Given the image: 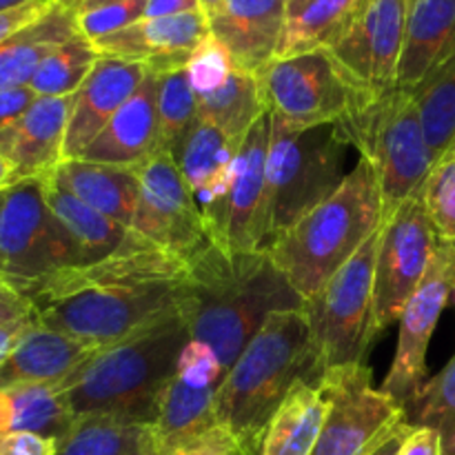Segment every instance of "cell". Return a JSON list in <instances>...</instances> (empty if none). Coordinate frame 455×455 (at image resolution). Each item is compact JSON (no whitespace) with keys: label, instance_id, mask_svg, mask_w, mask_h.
Masks as SVG:
<instances>
[{"label":"cell","instance_id":"obj_1","mask_svg":"<svg viewBox=\"0 0 455 455\" xmlns=\"http://www.w3.org/2000/svg\"><path fill=\"white\" fill-rule=\"evenodd\" d=\"M187 260L145 243L56 271L27 296L36 324L107 347L178 309Z\"/></svg>","mask_w":455,"mask_h":455},{"label":"cell","instance_id":"obj_2","mask_svg":"<svg viewBox=\"0 0 455 455\" xmlns=\"http://www.w3.org/2000/svg\"><path fill=\"white\" fill-rule=\"evenodd\" d=\"M267 251H229L209 243L187 260L178 314L189 340L212 347L225 376L275 311L305 309Z\"/></svg>","mask_w":455,"mask_h":455},{"label":"cell","instance_id":"obj_3","mask_svg":"<svg viewBox=\"0 0 455 455\" xmlns=\"http://www.w3.org/2000/svg\"><path fill=\"white\" fill-rule=\"evenodd\" d=\"M187 342L189 331L176 309L102 347L62 382L74 416L154 425Z\"/></svg>","mask_w":455,"mask_h":455},{"label":"cell","instance_id":"obj_4","mask_svg":"<svg viewBox=\"0 0 455 455\" xmlns=\"http://www.w3.org/2000/svg\"><path fill=\"white\" fill-rule=\"evenodd\" d=\"M320 376L305 309L275 311L251 338L216 395V422L247 455H260L269 422L293 382Z\"/></svg>","mask_w":455,"mask_h":455},{"label":"cell","instance_id":"obj_5","mask_svg":"<svg viewBox=\"0 0 455 455\" xmlns=\"http://www.w3.org/2000/svg\"><path fill=\"white\" fill-rule=\"evenodd\" d=\"M382 222L380 182L371 163L360 158L345 182L278 235L267 253L307 302L380 229Z\"/></svg>","mask_w":455,"mask_h":455},{"label":"cell","instance_id":"obj_6","mask_svg":"<svg viewBox=\"0 0 455 455\" xmlns=\"http://www.w3.org/2000/svg\"><path fill=\"white\" fill-rule=\"evenodd\" d=\"M267 191L260 220V251L300 218L323 204L345 182L349 142L338 124L289 132L271 120Z\"/></svg>","mask_w":455,"mask_h":455},{"label":"cell","instance_id":"obj_7","mask_svg":"<svg viewBox=\"0 0 455 455\" xmlns=\"http://www.w3.org/2000/svg\"><path fill=\"white\" fill-rule=\"evenodd\" d=\"M345 140L369 160L380 182L385 218L425 187L435 158L425 140L411 92L395 89L367 105H355L338 123Z\"/></svg>","mask_w":455,"mask_h":455},{"label":"cell","instance_id":"obj_8","mask_svg":"<svg viewBox=\"0 0 455 455\" xmlns=\"http://www.w3.org/2000/svg\"><path fill=\"white\" fill-rule=\"evenodd\" d=\"M380 234L382 225L329 283L307 300L311 354L320 376L329 369L364 363V355L373 345V278Z\"/></svg>","mask_w":455,"mask_h":455},{"label":"cell","instance_id":"obj_9","mask_svg":"<svg viewBox=\"0 0 455 455\" xmlns=\"http://www.w3.org/2000/svg\"><path fill=\"white\" fill-rule=\"evenodd\" d=\"M83 253L44 200L43 178L0 194V278L27 300L56 271L83 267Z\"/></svg>","mask_w":455,"mask_h":455},{"label":"cell","instance_id":"obj_10","mask_svg":"<svg viewBox=\"0 0 455 455\" xmlns=\"http://www.w3.org/2000/svg\"><path fill=\"white\" fill-rule=\"evenodd\" d=\"M256 78L265 111L289 132L338 124L355 105L327 49L274 58Z\"/></svg>","mask_w":455,"mask_h":455},{"label":"cell","instance_id":"obj_11","mask_svg":"<svg viewBox=\"0 0 455 455\" xmlns=\"http://www.w3.org/2000/svg\"><path fill=\"white\" fill-rule=\"evenodd\" d=\"M435 234L420 194L404 200L382 222L373 278L371 336L398 323L434 258Z\"/></svg>","mask_w":455,"mask_h":455},{"label":"cell","instance_id":"obj_12","mask_svg":"<svg viewBox=\"0 0 455 455\" xmlns=\"http://www.w3.org/2000/svg\"><path fill=\"white\" fill-rule=\"evenodd\" d=\"M407 13L409 0H367L345 34L327 49L355 105L376 102L398 89Z\"/></svg>","mask_w":455,"mask_h":455},{"label":"cell","instance_id":"obj_13","mask_svg":"<svg viewBox=\"0 0 455 455\" xmlns=\"http://www.w3.org/2000/svg\"><path fill=\"white\" fill-rule=\"evenodd\" d=\"M320 387L329 409L309 455H364L404 416L403 404L373 387V371L364 363L329 369Z\"/></svg>","mask_w":455,"mask_h":455},{"label":"cell","instance_id":"obj_14","mask_svg":"<svg viewBox=\"0 0 455 455\" xmlns=\"http://www.w3.org/2000/svg\"><path fill=\"white\" fill-rule=\"evenodd\" d=\"M453 278L455 244L438 238L429 269L398 320V347L389 373L380 387L395 403L403 404V409L427 382V354L440 315L451 298Z\"/></svg>","mask_w":455,"mask_h":455},{"label":"cell","instance_id":"obj_15","mask_svg":"<svg viewBox=\"0 0 455 455\" xmlns=\"http://www.w3.org/2000/svg\"><path fill=\"white\" fill-rule=\"evenodd\" d=\"M136 169L140 194L132 229L149 243L189 260L212 240L176 158L158 149Z\"/></svg>","mask_w":455,"mask_h":455},{"label":"cell","instance_id":"obj_16","mask_svg":"<svg viewBox=\"0 0 455 455\" xmlns=\"http://www.w3.org/2000/svg\"><path fill=\"white\" fill-rule=\"evenodd\" d=\"M222 380L225 369L212 347L198 340L187 342L154 422L160 455L218 427L216 395Z\"/></svg>","mask_w":455,"mask_h":455},{"label":"cell","instance_id":"obj_17","mask_svg":"<svg viewBox=\"0 0 455 455\" xmlns=\"http://www.w3.org/2000/svg\"><path fill=\"white\" fill-rule=\"evenodd\" d=\"M240 145L243 140H234L216 124L198 118L176 158L182 180L198 204L209 240L220 247Z\"/></svg>","mask_w":455,"mask_h":455},{"label":"cell","instance_id":"obj_18","mask_svg":"<svg viewBox=\"0 0 455 455\" xmlns=\"http://www.w3.org/2000/svg\"><path fill=\"white\" fill-rule=\"evenodd\" d=\"M212 34L203 12L164 18H140L133 25L93 40L100 56L140 62L151 74L185 69L194 49Z\"/></svg>","mask_w":455,"mask_h":455},{"label":"cell","instance_id":"obj_19","mask_svg":"<svg viewBox=\"0 0 455 455\" xmlns=\"http://www.w3.org/2000/svg\"><path fill=\"white\" fill-rule=\"evenodd\" d=\"M147 76L140 62L100 56L83 87L71 96L65 136V160L80 158L93 138L109 124L120 107L136 93Z\"/></svg>","mask_w":455,"mask_h":455},{"label":"cell","instance_id":"obj_20","mask_svg":"<svg viewBox=\"0 0 455 455\" xmlns=\"http://www.w3.org/2000/svg\"><path fill=\"white\" fill-rule=\"evenodd\" d=\"M71 96H38L13 123L0 129V156L12 164L16 182L49 176L65 160Z\"/></svg>","mask_w":455,"mask_h":455},{"label":"cell","instance_id":"obj_21","mask_svg":"<svg viewBox=\"0 0 455 455\" xmlns=\"http://www.w3.org/2000/svg\"><path fill=\"white\" fill-rule=\"evenodd\" d=\"M271 116H260L243 138L235 160L234 185L227 204L222 247L229 251H260V220L267 191V163L271 147Z\"/></svg>","mask_w":455,"mask_h":455},{"label":"cell","instance_id":"obj_22","mask_svg":"<svg viewBox=\"0 0 455 455\" xmlns=\"http://www.w3.org/2000/svg\"><path fill=\"white\" fill-rule=\"evenodd\" d=\"M284 18L287 0H222L209 18V29L229 52L235 69L256 76L275 58Z\"/></svg>","mask_w":455,"mask_h":455},{"label":"cell","instance_id":"obj_23","mask_svg":"<svg viewBox=\"0 0 455 455\" xmlns=\"http://www.w3.org/2000/svg\"><path fill=\"white\" fill-rule=\"evenodd\" d=\"M158 149V78L147 71L136 93L120 107L80 158L89 163L138 167Z\"/></svg>","mask_w":455,"mask_h":455},{"label":"cell","instance_id":"obj_24","mask_svg":"<svg viewBox=\"0 0 455 455\" xmlns=\"http://www.w3.org/2000/svg\"><path fill=\"white\" fill-rule=\"evenodd\" d=\"M100 349L102 347L96 342L34 324L0 367V389L65 382Z\"/></svg>","mask_w":455,"mask_h":455},{"label":"cell","instance_id":"obj_25","mask_svg":"<svg viewBox=\"0 0 455 455\" xmlns=\"http://www.w3.org/2000/svg\"><path fill=\"white\" fill-rule=\"evenodd\" d=\"M455 56V0H409L398 89L413 92Z\"/></svg>","mask_w":455,"mask_h":455},{"label":"cell","instance_id":"obj_26","mask_svg":"<svg viewBox=\"0 0 455 455\" xmlns=\"http://www.w3.org/2000/svg\"><path fill=\"white\" fill-rule=\"evenodd\" d=\"M49 178L84 204L100 212L102 216L124 227L133 225L138 194H140V178L136 167L69 158L62 160L49 173Z\"/></svg>","mask_w":455,"mask_h":455},{"label":"cell","instance_id":"obj_27","mask_svg":"<svg viewBox=\"0 0 455 455\" xmlns=\"http://www.w3.org/2000/svg\"><path fill=\"white\" fill-rule=\"evenodd\" d=\"M43 187L49 209L65 225L74 243L78 244L84 265H92V262L114 256V253L124 251L129 247H136L147 240L140 234H136L132 227L120 225V222L111 220V218L102 216L100 212L84 204L83 200L58 187L49 176H43Z\"/></svg>","mask_w":455,"mask_h":455},{"label":"cell","instance_id":"obj_28","mask_svg":"<svg viewBox=\"0 0 455 455\" xmlns=\"http://www.w3.org/2000/svg\"><path fill=\"white\" fill-rule=\"evenodd\" d=\"M327 409L320 376H305L293 382L271 418L260 455H309L324 425Z\"/></svg>","mask_w":455,"mask_h":455},{"label":"cell","instance_id":"obj_29","mask_svg":"<svg viewBox=\"0 0 455 455\" xmlns=\"http://www.w3.org/2000/svg\"><path fill=\"white\" fill-rule=\"evenodd\" d=\"M76 34V13L53 3L43 18L0 43V89L29 87L44 58Z\"/></svg>","mask_w":455,"mask_h":455},{"label":"cell","instance_id":"obj_30","mask_svg":"<svg viewBox=\"0 0 455 455\" xmlns=\"http://www.w3.org/2000/svg\"><path fill=\"white\" fill-rule=\"evenodd\" d=\"M367 0H287L283 38L275 58L329 49L354 22Z\"/></svg>","mask_w":455,"mask_h":455},{"label":"cell","instance_id":"obj_31","mask_svg":"<svg viewBox=\"0 0 455 455\" xmlns=\"http://www.w3.org/2000/svg\"><path fill=\"white\" fill-rule=\"evenodd\" d=\"M0 391L7 407V434L27 431L60 443L74 427L76 416L62 382L20 385Z\"/></svg>","mask_w":455,"mask_h":455},{"label":"cell","instance_id":"obj_32","mask_svg":"<svg viewBox=\"0 0 455 455\" xmlns=\"http://www.w3.org/2000/svg\"><path fill=\"white\" fill-rule=\"evenodd\" d=\"M56 455H160L154 425L105 416L76 418Z\"/></svg>","mask_w":455,"mask_h":455},{"label":"cell","instance_id":"obj_33","mask_svg":"<svg viewBox=\"0 0 455 455\" xmlns=\"http://www.w3.org/2000/svg\"><path fill=\"white\" fill-rule=\"evenodd\" d=\"M262 114L265 105L258 78L240 69H234L218 89L198 96V118L216 124L234 140H243Z\"/></svg>","mask_w":455,"mask_h":455},{"label":"cell","instance_id":"obj_34","mask_svg":"<svg viewBox=\"0 0 455 455\" xmlns=\"http://www.w3.org/2000/svg\"><path fill=\"white\" fill-rule=\"evenodd\" d=\"M411 96L418 107L425 140L438 163L455 142V56L431 71L413 89Z\"/></svg>","mask_w":455,"mask_h":455},{"label":"cell","instance_id":"obj_35","mask_svg":"<svg viewBox=\"0 0 455 455\" xmlns=\"http://www.w3.org/2000/svg\"><path fill=\"white\" fill-rule=\"evenodd\" d=\"M100 53L96 52L92 40L84 36L76 34L60 47L53 49L38 71L31 78L29 87L34 89L36 96H47V98H65L74 96L87 76L92 74L93 65L98 62Z\"/></svg>","mask_w":455,"mask_h":455},{"label":"cell","instance_id":"obj_36","mask_svg":"<svg viewBox=\"0 0 455 455\" xmlns=\"http://www.w3.org/2000/svg\"><path fill=\"white\" fill-rule=\"evenodd\" d=\"M158 78L160 149L178 158L187 136L198 120V96L185 69L156 74Z\"/></svg>","mask_w":455,"mask_h":455},{"label":"cell","instance_id":"obj_37","mask_svg":"<svg viewBox=\"0 0 455 455\" xmlns=\"http://www.w3.org/2000/svg\"><path fill=\"white\" fill-rule=\"evenodd\" d=\"M413 427H431L443 440V455H455V354L404 407Z\"/></svg>","mask_w":455,"mask_h":455},{"label":"cell","instance_id":"obj_38","mask_svg":"<svg viewBox=\"0 0 455 455\" xmlns=\"http://www.w3.org/2000/svg\"><path fill=\"white\" fill-rule=\"evenodd\" d=\"M420 198L438 238L455 243V156H444L434 164Z\"/></svg>","mask_w":455,"mask_h":455},{"label":"cell","instance_id":"obj_39","mask_svg":"<svg viewBox=\"0 0 455 455\" xmlns=\"http://www.w3.org/2000/svg\"><path fill=\"white\" fill-rule=\"evenodd\" d=\"M145 7L147 0H109L93 9H84V12L76 13L78 34L92 43L105 38V36L116 34V31L145 18Z\"/></svg>","mask_w":455,"mask_h":455},{"label":"cell","instance_id":"obj_40","mask_svg":"<svg viewBox=\"0 0 455 455\" xmlns=\"http://www.w3.org/2000/svg\"><path fill=\"white\" fill-rule=\"evenodd\" d=\"M234 69L235 65L229 52L212 34L194 49L189 62H187V76H189L196 96H203V93L220 87L234 74Z\"/></svg>","mask_w":455,"mask_h":455},{"label":"cell","instance_id":"obj_41","mask_svg":"<svg viewBox=\"0 0 455 455\" xmlns=\"http://www.w3.org/2000/svg\"><path fill=\"white\" fill-rule=\"evenodd\" d=\"M167 455H247L240 449V444L235 443L234 435L227 429H222L220 425L213 427V429L204 431L198 438L189 440V443L180 444L173 451Z\"/></svg>","mask_w":455,"mask_h":455},{"label":"cell","instance_id":"obj_42","mask_svg":"<svg viewBox=\"0 0 455 455\" xmlns=\"http://www.w3.org/2000/svg\"><path fill=\"white\" fill-rule=\"evenodd\" d=\"M58 443L38 434L12 431L0 435V455H56Z\"/></svg>","mask_w":455,"mask_h":455},{"label":"cell","instance_id":"obj_43","mask_svg":"<svg viewBox=\"0 0 455 455\" xmlns=\"http://www.w3.org/2000/svg\"><path fill=\"white\" fill-rule=\"evenodd\" d=\"M53 3L56 0H31V3L20 4V7L9 9V12H0V43L16 34V31L25 29L27 25L36 22L38 18H43L53 7Z\"/></svg>","mask_w":455,"mask_h":455},{"label":"cell","instance_id":"obj_44","mask_svg":"<svg viewBox=\"0 0 455 455\" xmlns=\"http://www.w3.org/2000/svg\"><path fill=\"white\" fill-rule=\"evenodd\" d=\"M36 93L31 87H16V89H0V129L7 127L9 123L25 114L36 100Z\"/></svg>","mask_w":455,"mask_h":455},{"label":"cell","instance_id":"obj_45","mask_svg":"<svg viewBox=\"0 0 455 455\" xmlns=\"http://www.w3.org/2000/svg\"><path fill=\"white\" fill-rule=\"evenodd\" d=\"M400 455H443V440L431 427H413L400 449Z\"/></svg>","mask_w":455,"mask_h":455},{"label":"cell","instance_id":"obj_46","mask_svg":"<svg viewBox=\"0 0 455 455\" xmlns=\"http://www.w3.org/2000/svg\"><path fill=\"white\" fill-rule=\"evenodd\" d=\"M411 429L413 425L407 420V413H404L403 418H398V420L380 435V440H378L364 455H400V449H403L404 440L411 434Z\"/></svg>","mask_w":455,"mask_h":455},{"label":"cell","instance_id":"obj_47","mask_svg":"<svg viewBox=\"0 0 455 455\" xmlns=\"http://www.w3.org/2000/svg\"><path fill=\"white\" fill-rule=\"evenodd\" d=\"M34 324H36L34 311L27 315H20V318L12 320V323H7V324H0V367L7 363V358L13 354V349L18 347V342L25 338V333L29 331Z\"/></svg>","mask_w":455,"mask_h":455},{"label":"cell","instance_id":"obj_48","mask_svg":"<svg viewBox=\"0 0 455 455\" xmlns=\"http://www.w3.org/2000/svg\"><path fill=\"white\" fill-rule=\"evenodd\" d=\"M27 314H31L29 300H25L16 289L9 287V284L0 278V324H7Z\"/></svg>","mask_w":455,"mask_h":455},{"label":"cell","instance_id":"obj_49","mask_svg":"<svg viewBox=\"0 0 455 455\" xmlns=\"http://www.w3.org/2000/svg\"><path fill=\"white\" fill-rule=\"evenodd\" d=\"M189 12H200L198 0H147L145 18L178 16Z\"/></svg>","mask_w":455,"mask_h":455},{"label":"cell","instance_id":"obj_50","mask_svg":"<svg viewBox=\"0 0 455 455\" xmlns=\"http://www.w3.org/2000/svg\"><path fill=\"white\" fill-rule=\"evenodd\" d=\"M12 185H16V178H13V169L7 160L0 156V191L9 189Z\"/></svg>","mask_w":455,"mask_h":455},{"label":"cell","instance_id":"obj_51","mask_svg":"<svg viewBox=\"0 0 455 455\" xmlns=\"http://www.w3.org/2000/svg\"><path fill=\"white\" fill-rule=\"evenodd\" d=\"M198 4H200V12H203L207 18H212L213 13L220 9L222 0H198Z\"/></svg>","mask_w":455,"mask_h":455},{"label":"cell","instance_id":"obj_52","mask_svg":"<svg viewBox=\"0 0 455 455\" xmlns=\"http://www.w3.org/2000/svg\"><path fill=\"white\" fill-rule=\"evenodd\" d=\"M27 3H31V0H0V12H9V9H16Z\"/></svg>","mask_w":455,"mask_h":455},{"label":"cell","instance_id":"obj_53","mask_svg":"<svg viewBox=\"0 0 455 455\" xmlns=\"http://www.w3.org/2000/svg\"><path fill=\"white\" fill-rule=\"evenodd\" d=\"M451 298H453V305H455V278H453V287H451Z\"/></svg>","mask_w":455,"mask_h":455},{"label":"cell","instance_id":"obj_54","mask_svg":"<svg viewBox=\"0 0 455 455\" xmlns=\"http://www.w3.org/2000/svg\"><path fill=\"white\" fill-rule=\"evenodd\" d=\"M447 156H455V142H453V147H451V149H449V154Z\"/></svg>","mask_w":455,"mask_h":455},{"label":"cell","instance_id":"obj_55","mask_svg":"<svg viewBox=\"0 0 455 455\" xmlns=\"http://www.w3.org/2000/svg\"><path fill=\"white\" fill-rule=\"evenodd\" d=\"M0 194H3V191H0Z\"/></svg>","mask_w":455,"mask_h":455},{"label":"cell","instance_id":"obj_56","mask_svg":"<svg viewBox=\"0 0 455 455\" xmlns=\"http://www.w3.org/2000/svg\"><path fill=\"white\" fill-rule=\"evenodd\" d=\"M453 244H455V243H453Z\"/></svg>","mask_w":455,"mask_h":455}]
</instances>
